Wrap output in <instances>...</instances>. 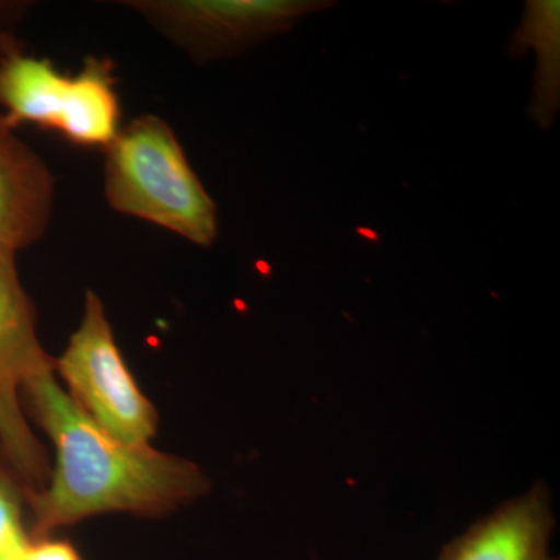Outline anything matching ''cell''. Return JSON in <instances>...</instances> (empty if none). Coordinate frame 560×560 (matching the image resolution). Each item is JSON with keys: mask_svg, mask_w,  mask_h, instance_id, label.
<instances>
[{"mask_svg": "<svg viewBox=\"0 0 560 560\" xmlns=\"http://www.w3.org/2000/svg\"><path fill=\"white\" fill-rule=\"evenodd\" d=\"M21 397L57 455L47 485L27 497L33 537L108 512L164 517L209 492L197 464L103 430L61 388L55 371L25 383Z\"/></svg>", "mask_w": 560, "mask_h": 560, "instance_id": "1", "label": "cell"}, {"mask_svg": "<svg viewBox=\"0 0 560 560\" xmlns=\"http://www.w3.org/2000/svg\"><path fill=\"white\" fill-rule=\"evenodd\" d=\"M103 150V190L110 208L175 232L194 245L215 242V202L167 121L153 114L136 117Z\"/></svg>", "mask_w": 560, "mask_h": 560, "instance_id": "2", "label": "cell"}, {"mask_svg": "<svg viewBox=\"0 0 560 560\" xmlns=\"http://www.w3.org/2000/svg\"><path fill=\"white\" fill-rule=\"evenodd\" d=\"M0 114L10 128L35 124L81 147L106 149L120 131V102L108 58L88 57L77 75L24 49L0 57Z\"/></svg>", "mask_w": 560, "mask_h": 560, "instance_id": "3", "label": "cell"}, {"mask_svg": "<svg viewBox=\"0 0 560 560\" xmlns=\"http://www.w3.org/2000/svg\"><path fill=\"white\" fill-rule=\"evenodd\" d=\"M55 372L68 394L97 425L131 445H150L156 434V408L147 399L125 363L105 305L88 291L79 329L55 359Z\"/></svg>", "mask_w": 560, "mask_h": 560, "instance_id": "4", "label": "cell"}, {"mask_svg": "<svg viewBox=\"0 0 560 560\" xmlns=\"http://www.w3.org/2000/svg\"><path fill=\"white\" fill-rule=\"evenodd\" d=\"M198 65L238 57L308 16L329 0H128L121 2Z\"/></svg>", "mask_w": 560, "mask_h": 560, "instance_id": "5", "label": "cell"}, {"mask_svg": "<svg viewBox=\"0 0 560 560\" xmlns=\"http://www.w3.org/2000/svg\"><path fill=\"white\" fill-rule=\"evenodd\" d=\"M552 529L550 492L537 482L475 522L442 550L440 560H559L548 552Z\"/></svg>", "mask_w": 560, "mask_h": 560, "instance_id": "6", "label": "cell"}, {"mask_svg": "<svg viewBox=\"0 0 560 560\" xmlns=\"http://www.w3.org/2000/svg\"><path fill=\"white\" fill-rule=\"evenodd\" d=\"M54 210V176L39 154L0 117V248L40 241Z\"/></svg>", "mask_w": 560, "mask_h": 560, "instance_id": "7", "label": "cell"}, {"mask_svg": "<svg viewBox=\"0 0 560 560\" xmlns=\"http://www.w3.org/2000/svg\"><path fill=\"white\" fill-rule=\"evenodd\" d=\"M51 371L55 359L36 335L35 307L18 275L16 253L0 248V404L24 415L22 386Z\"/></svg>", "mask_w": 560, "mask_h": 560, "instance_id": "8", "label": "cell"}, {"mask_svg": "<svg viewBox=\"0 0 560 560\" xmlns=\"http://www.w3.org/2000/svg\"><path fill=\"white\" fill-rule=\"evenodd\" d=\"M514 55L536 51V75L529 103L530 119L544 130L552 127L560 105V2L526 3L521 27L512 35Z\"/></svg>", "mask_w": 560, "mask_h": 560, "instance_id": "9", "label": "cell"}, {"mask_svg": "<svg viewBox=\"0 0 560 560\" xmlns=\"http://www.w3.org/2000/svg\"><path fill=\"white\" fill-rule=\"evenodd\" d=\"M0 458L16 475L27 497L39 492L49 481V460L35 434L32 433L25 416L10 411L2 404H0Z\"/></svg>", "mask_w": 560, "mask_h": 560, "instance_id": "10", "label": "cell"}, {"mask_svg": "<svg viewBox=\"0 0 560 560\" xmlns=\"http://www.w3.org/2000/svg\"><path fill=\"white\" fill-rule=\"evenodd\" d=\"M25 510L24 486L0 458V560H16L33 540Z\"/></svg>", "mask_w": 560, "mask_h": 560, "instance_id": "11", "label": "cell"}, {"mask_svg": "<svg viewBox=\"0 0 560 560\" xmlns=\"http://www.w3.org/2000/svg\"><path fill=\"white\" fill-rule=\"evenodd\" d=\"M32 7L27 0H0V57L21 49L18 31Z\"/></svg>", "mask_w": 560, "mask_h": 560, "instance_id": "12", "label": "cell"}, {"mask_svg": "<svg viewBox=\"0 0 560 560\" xmlns=\"http://www.w3.org/2000/svg\"><path fill=\"white\" fill-rule=\"evenodd\" d=\"M16 560H81L79 551L69 541L54 537H33Z\"/></svg>", "mask_w": 560, "mask_h": 560, "instance_id": "13", "label": "cell"}]
</instances>
